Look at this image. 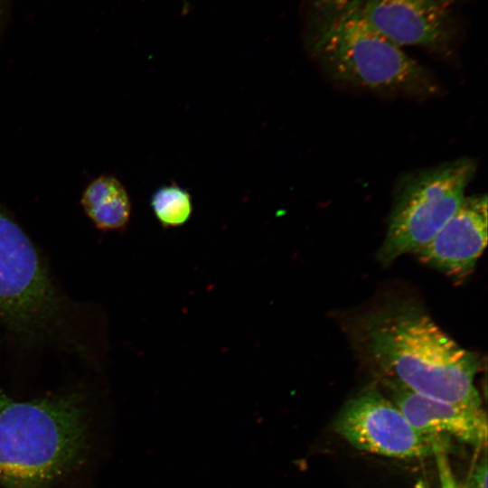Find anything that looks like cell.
<instances>
[{
  "label": "cell",
  "instance_id": "277c9868",
  "mask_svg": "<svg viewBox=\"0 0 488 488\" xmlns=\"http://www.w3.org/2000/svg\"><path fill=\"white\" fill-rule=\"evenodd\" d=\"M65 304L31 239L0 206V324L26 343L56 341Z\"/></svg>",
  "mask_w": 488,
  "mask_h": 488
},
{
  "label": "cell",
  "instance_id": "52a82bcc",
  "mask_svg": "<svg viewBox=\"0 0 488 488\" xmlns=\"http://www.w3.org/2000/svg\"><path fill=\"white\" fill-rule=\"evenodd\" d=\"M468 0H365L373 25L392 42L438 55L453 53Z\"/></svg>",
  "mask_w": 488,
  "mask_h": 488
},
{
  "label": "cell",
  "instance_id": "6da1fadb",
  "mask_svg": "<svg viewBox=\"0 0 488 488\" xmlns=\"http://www.w3.org/2000/svg\"><path fill=\"white\" fill-rule=\"evenodd\" d=\"M88 393L14 399L0 385V488H58L93 463L99 431Z\"/></svg>",
  "mask_w": 488,
  "mask_h": 488
},
{
  "label": "cell",
  "instance_id": "5b68a950",
  "mask_svg": "<svg viewBox=\"0 0 488 488\" xmlns=\"http://www.w3.org/2000/svg\"><path fill=\"white\" fill-rule=\"evenodd\" d=\"M477 169L461 157L409 172L396 183L385 239L377 258L389 265L427 244L456 211Z\"/></svg>",
  "mask_w": 488,
  "mask_h": 488
},
{
  "label": "cell",
  "instance_id": "9c48e42d",
  "mask_svg": "<svg viewBox=\"0 0 488 488\" xmlns=\"http://www.w3.org/2000/svg\"><path fill=\"white\" fill-rule=\"evenodd\" d=\"M390 400L419 433L439 439L452 436L479 447L486 446L487 418L482 407H471L428 398L399 383L380 379Z\"/></svg>",
  "mask_w": 488,
  "mask_h": 488
},
{
  "label": "cell",
  "instance_id": "30bf717a",
  "mask_svg": "<svg viewBox=\"0 0 488 488\" xmlns=\"http://www.w3.org/2000/svg\"><path fill=\"white\" fill-rule=\"evenodd\" d=\"M81 204L96 227L104 230L124 228L132 212L127 189L112 175H101L94 179L85 188Z\"/></svg>",
  "mask_w": 488,
  "mask_h": 488
},
{
  "label": "cell",
  "instance_id": "3957f363",
  "mask_svg": "<svg viewBox=\"0 0 488 488\" xmlns=\"http://www.w3.org/2000/svg\"><path fill=\"white\" fill-rule=\"evenodd\" d=\"M361 340L380 379L435 399L482 407L474 383L477 356L423 312L409 306L378 311L364 323Z\"/></svg>",
  "mask_w": 488,
  "mask_h": 488
},
{
  "label": "cell",
  "instance_id": "7c38bea8",
  "mask_svg": "<svg viewBox=\"0 0 488 488\" xmlns=\"http://www.w3.org/2000/svg\"><path fill=\"white\" fill-rule=\"evenodd\" d=\"M486 450L483 456L474 465L466 485L463 488H487Z\"/></svg>",
  "mask_w": 488,
  "mask_h": 488
},
{
  "label": "cell",
  "instance_id": "8fae6325",
  "mask_svg": "<svg viewBox=\"0 0 488 488\" xmlns=\"http://www.w3.org/2000/svg\"><path fill=\"white\" fill-rule=\"evenodd\" d=\"M153 212L164 228L184 224L192 212V196L176 183L163 185L151 196Z\"/></svg>",
  "mask_w": 488,
  "mask_h": 488
},
{
  "label": "cell",
  "instance_id": "7a4b0ae2",
  "mask_svg": "<svg viewBox=\"0 0 488 488\" xmlns=\"http://www.w3.org/2000/svg\"><path fill=\"white\" fill-rule=\"evenodd\" d=\"M304 43L333 80L384 95L428 98L433 75L369 19L365 0H304Z\"/></svg>",
  "mask_w": 488,
  "mask_h": 488
},
{
  "label": "cell",
  "instance_id": "8992f818",
  "mask_svg": "<svg viewBox=\"0 0 488 488\" xmlns=\"http://www.w3.org/2000/svg\"><path fill=\"white\" fill-rule=\"evenodd\" d=\"M333 430L357 449L394 458H419L440 451L439 439L416 430L375 387L349 399L337 413Z\"/></svg>",
  "mask_w": 488,
  "mask_h": 488
},
{
  "label": "cell",
  "instance_id": "ba28073f",
  "mask_svg": "<svg viewBox=\"0 0 488 488\" xmlns=\"http://www.w3.org/2000/svg\"><path fill=\"white\" fill-rule=\"evenodd\" d=\"M487 195L465 197L436 235L415 252L418 260L461 281L474 269L487 244Z\"/></svg>",
  "mask_w": 488,
  "mask_h": 488
}]
</instances>
